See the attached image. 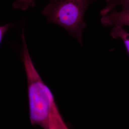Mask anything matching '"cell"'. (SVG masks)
Masks as SVG:
<instances>
[{
    "instance_id": "obj_7",
    "label": "cell",
    "mask_w": 129,
    "mask_h": 129,
    "mask_svg": "<svg viewBox=\"0 0 129 129\" xmlns=\"http://www.w3.org/2000/svg\"><path fill=\"white\" fill-rule=\"evenodd\" d=\"M13 23H7L6 25L0 27V44L2 41L3 37L6 32L8 31L9 28L14 27Z\"/></svg>"
},
{
    "instance_id": "obj_6",
    "label": "cell",
    "mask_w": 129,
    "mask_h": 129,
    "mask_svg": "<svg viewBox=\"0 0 129 129\" xmlns=\"http://www.w3.org/2000/svg\"><path fill=\"white\" fill-rule=\"evenodd\" d=\"M35 6V0H16L13 4V7L15 9H20L23 10L28 9L30 7Z\"/></svg>"
},
{
    "instance_id": "obj_3",
    "label": "cell",
    "mask_w": 129,
    "mask_h": 129,
    "mask_svg": "<svg viewBox=\"0 0 129 129\" xmlns=\"http://www.w3.org/2000/svg\"><path fill=\"white\" fill-rule=\"evenodd\" d=\"M101 22L104 26L108 27L113 25L129 26V9L122 8L120 12L113 9L106 16H103Z\"/></svg>"
},
{
    "instance_id": "obj_2",
    "label": "cell",
    "mask_w": 129,
    "mask_h": 129,
    "mask_svg": "<svg viewBox=\"0 0 129 129\" xmlns=\"http://www.w3.org/2000/svg\"><path fill=\"white\" fill-rule=\"evenodd\" d=\"M97 0H50L42 14L48 23L61 26L78 40L81 46L82 31L87 26L84 15L91 4Z\"/></svg>"
},
{
    "instance_id": "obj_1",
    "label": "cell",
    "mask_w": 129,
    "mask_h": 129,
    "mask_svg": "<svg viewBox=\"0 0 129 129\" xmlns=\"http://www.w3.org/2000/svg\"><path fill=\"white\" fill-rule=\"evenodd\" d=\"M22 47V60L27 76L31 124L44 129H69L63 119L52 92L36 69L27 44H23Z\"/></svg>"
},
{
    "instance_id": "obj_5",
    "label": "cell",
    "mask_w": 129,
    "mask_h": 129,
    "mask_svg": "<svg viewBox=\"0 0 129 129\" xmlns=\"http://www.w3.org/2000/svg\"><path fill=\"white\" fill-rule=\"evenodd\" d=\"M119 5L122 6V8L129 9V0H106V7L101 11V15L106 16Z\"/></svg>"
},
{
    "instance_id": "obj_4",
    "label": "cell",
    "mask_w": 129,
    "mask_h": 129,
    "mask_svg": "<svg viewBox=\"0 0 129 129\" xmlns=\"http://www.w3.org/2000/svg\"><path fill=\"white\" fill-rule=\"evenodd\" d=\"M110 35L112 38H120L123 41L129 55V34L123 28L122 26H114L111 30Z\"/></svg>"
}]
</instances>
